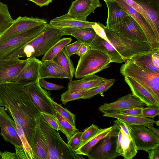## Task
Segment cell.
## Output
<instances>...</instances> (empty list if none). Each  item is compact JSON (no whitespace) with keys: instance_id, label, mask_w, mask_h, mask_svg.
I'll use <instances>...</instances> for the list:
<instances>
[{"instance_id":"33","label":"cell","mask_w":159,"mask_h":159,"mask_svg":"<svg viewBox=\"0 0 159 159\" xmlns=\"http://www.w3.org/2000/svg\"><path fill=\"white\" fill-rule=\"evenodd\" d=\"M72 40L71 38L60 39L43 55L41 61L43 62L52 60Z\"/></svg>"},{"instance_id":"35","label":"cell","mask_w":159,"mask_h":159,"mask_svg":"<svg viewBox=\"0 0 159 159\" xmlns=\"http://www.w3.org/2000/svg\"><path fill=\"white\" fill-rule=\"evenodd\" d=\"M14 20L7 5L0 1V35L12 24Z\"/></svg>"},{"instance_id":"54","label":"cell","mask_w":159,"mask_h":159,"mask_svg":"<svg viewBox=\"0 0 159 159\" xmlns=\"http://www.w3.org/2000/svg\"><path fill=\"white\" fill-rule=\"evenodd\" d=\"M148 129L152 131L158 136L159 137V129L154 128L153 126L151 127H147Z\"/></svg>"},{"instance_id":"37","label":"cell","mask_w":159,"mask_h":159,"mask_svg":"<svg viewBox=\"0 0 159 159\" xmlns=\"http://www.w3.org/2000/svg\"><path fill=\"white\" fill-rule=\"evenodd\" d=\"M115 81L114 79H108L107 81L98 86L89 90L84 95L82 99H90L98 94L104 97L103 93L113 85Z\"/></svg>"},{"instance_id":"25","label":"cell","mask_w":159,"mask_h":159,"mask_svg":"<svg viewBox=\"0 0 159 159\" xmlns=\"http://www.w3.org/2000/svg\"><path fill=\"white\" fill-rule=\"evenodd\" d=\"M39 78L68 79V77L62 68L51 60L42 62L40 69Z\"/></svg>"},{"instance_id":"10","label":"cell","mask_w":159,"mask_h":159,"mask_svg":"<svg viewBox=\"0 0 159 159\" xmlns=\"http://www.w3.org/2000/svg\"><path fill=\"white\" fill-rule=\"evenodd\" d=\"M126 124L137 150L148 152L159 147V137L146 126L142 125H130Z\"/></svg>"},{"instance_id":"31","label":"cell","mask_w":159,"mask_h":159,"mask_svg":"<svg viewBox=\"0 0 159 159\" xmlns=\"http://www.w3.org/2000/svg\"><path fill=\"white\" fill-rule=\"evenodd\" d=\"M60 66L67 74L68 79L72 80L75 70L73 62L63 49L52 60Z\"/></svg>"},{"instance_id":"30","label":"cell","mask_w":159,"mask_h":159,"mask_svg":"<svg viewBox=\"0 0 159 159\" xmlns=\"http://www.w3.org/2000/svg\"><path fill=\"white\" fill-rule=\"evenodd\" d=\"M16 123L17 132L22 141V146L15 147V159H34L31 147L22 128L17 123Z\"/></svg>"},{"instance_id":"46","label":"cell","mask_w":159,"mask_h":159,"mask_svg":"<svg viewBox=\"0 0 159 159\" xmlns=\"http://www.w3.org/2000/svg\"><path fill=\"white\" fill-rule=\"evenodd\" d=\"M144 107H135L121 110L120 113L126 115L142 116V110Z\"/></svg>"},{"instance_id":"6","label":"cell","mask_w":159,"mask_h":159,"mask_svg":"<svg viewBox=\"0 0 159 159\" xmlns=\"http://www.w3.org/2000/svg\"><path fill=\"white\" fill-rule=\"evenodd\" d=\"M111 63L109 57L106 53L90 48L80 57L75 70V78L80 79L95 74L109 67Z\"/></svg>"},{"instance_id":"4","label":"cell","mask_w":159,"mask_h":159,"mask_svg":"<svg viewBox=\"0 0 159 159\" xmlns=\"http://www.w3.org/2000/svg\"><path fill=\"white\" fill-rule=\"evenodd\" d=\"M39 126L49 147L46 159H83L82 155L76 153L61 137L58 131L53 128L41 115Z\"/></svg>"},{"instance_id":"42","label":"cell","mask_w":159,"mask_h":159,"mask_svg":"<svg viewBox=\"0 0 159 159\" xmlns=\"http://www.w3.org/2000/svg\"><path fill=\"white\" fill-rule=\"evenodd\" d=\"M82 133L78 131L67 141V144L75 151L80 145Z\"/></svg>"},{"instance_id":"52","label":"cell","mask_w":159,"mask_h":159,"mask_svg":"<svg viewBox=\"0 0 159 159\" xmlns=\"http://www.w3.org/2000/svg\"><path fill=\"white\" fill-rule=\"evenodd\" d=\"M40 7L47 6L52 2L53 0H28Z\"/></svg>"},{"instance_id":"8","label":"cell","mask_w":159,"mask_h":159,"mask_svg":"<svg viewBox=\"0 0 159 159\" xmlns=\"http://www.w3.org/2000/svg\"><path fill=\"white\" fill-rule=\"evenodd\" d=\"M48 23L41 25L0 43V60L7 58L40 34Z\"/></svg>"},{"instance_id":"13","label":"cell","mask_w":159,"mask_h":159,"mask_svg":"<svg viewBox=\"0 0 159 159\" xmlns=\"http://www.w3.org/2000/svg\"><path fill=\"white\" fill-rule=\"evenodd\" d=\"M110 28L128 39L142 42H148L140 25L129 15L125 16L120 22Z\"/></svg>"},{"instance_id":"53","label":"cell","mask_w":159,"mask_h":159,"mask_svg":"<svg viewBox=\"0 0 159 159\" xmlns=\"http://www.w3.org/2000/svg\"><path fill=\"white\" fill-rule=\"evenodd\" d=\"M2 159H15V153L5 151L2 154Z\"/></svg>"},{"instance_id":"38","label":"cell","mask_w":159,"mask_h":159,"mask_svg":"<svg viewBox=\"0 0 159 159\" xmlns=\"http://www.w3.org/2000/svg\"><path fill=\"white\" fill-rule=\"evenodd\" d=\"M89 90H72L68 89L61 94L60 101L62 104L66 105L70 101L82 99Z\"/></svg>"},{"instance_id":"44","label":"cell","mask_w":159,"mask_h":159,"mask_svg":"<svg viewBox=\"0 0 159 159\" xmlns=\"http://www.w3.org/2000/svg\"><path fill=\"white\" fill-rule=\"evenodd\" d=\"M83 43L79 40L66 45L65 48V50L68 56L70 57L73 54H76L80 46Z\"/></svg>"},{"instance_id":"20","label":"cell","mask_w":159,"mask_h":159,"mask_svg":"<svg viewBox=\"0 0 159 159\" xmlns=\"http://www.w3.org/2000/svg\"><path fill=\"white\" fill-rule=\"evenodd\" d=\"M95 22L79 20L69 16L67 13L57 17L50 21L49 27L59 29L66 28H92Z\"/></svg>"},{"instance_id":"1","label":"cell","mask_w":159,"mask_h":159,"mask_svg":"<svg viewBox=\"0 0 159 159\" xmlns=\"http://www.w3.org/2000/svg\"><path fill=\"white\" fill-rule=\"evenodd\" d=\"M0 106L4 107L22 128L32 148L41 114L31 100L25 86L9 82L0 85Z\"/></svg>"},{"instance_id":"23","label":"cell","mask_w":159,"mask_h":159,"mask_svg":"<svg viewBox=\"0 0 159 159\" xmlns=\"http://www.w3.org/2000/svg\"><path fill=\"white\" fill-rule=\"evenodd\" d=\"M125 82L129 86L132 94L144 103L147 106L159 107V102L146 89L131 78L125 76Z\"/></svg>"},{"instance_id":"3","label":"cell","mask_w":159,"mask_h":159,"mask_svg":"<svg viewBox=\"0 0 159 159\" xmlns=\"http://www.w3.org/2000/svg\"><path fill=\"white\" fill-rule=\"evenodd\" d=\"M60 29L48 26L39 35L10 55L7 58L38 57L43 55L60 39Z\"/></svg>"},{"instance_id":"41","label":"cell","mask_w":159,"mask_h":159,"mask_svg":"<svg viewBox=\"0 0 159 159\" xmlns=\"http://www.w3.org/2000/svg\"><path fill=\"white\" fill-rule=\"evenodd\" d=\"M159 115V107L152 105L143 108L142 116L154 118L155 116Z\"/></svg>"},{"instance_id":"49","label":"cell","mask_w":159,"mask_h":159,"mask_svg":"<svg viewBox=\"0 0 159 159\" xmlns=\"http://www.w3.org/2000/svg\"><path fill=\"white\" fill-rule=\"evenodd\" d=\"M90 48L89 44L83 43L76 54L81 57L85 54Z\"/></svg>"},{"instance_id":"15","label":"cell","mask_w":159,"mask_h":159,"mask_svg":"<svg viewBox=\"0 0 159 159\" xmlns=\"http://www.w3.org/2000/svg\"><path fill=\"white\" fill-rule=\"evenodd\" d=\"M27 60L16 57L0 60V85L17 76L25 65Z\"/></svg>"},{"instance_id":"7","label":"cell","mask_w":159,"mask_h":159,"mask_svg":"<svg viewBox=\"0 0 159 159\" xmlns=\"http://www.w3.org/2000/svg\"><path fill=\"white\" fill-rule=\"evenodd\" d=\"M112 126L108 134L92 148L87 155L89 159H114L120 156L116 150L120 127L115 123Z\"/></svg>"},{"instance_id":"18","label":"cell","mask_w":159,"mask_h":159,"mask_svg":"<svg viewBox=\"0 0 159 159\" xmlns=\"http://www.w3.org/2000/svg\"><path fill=\"white\" fill-rule=\"evenodd\" d=\"M146 105L137 97L129 93L118 98L110 103H104L99 107L98 110L102 113L110 111L118 112L123 109L135 107H144Z\"/></svg>"},{"instance_id":"12","label":"cell","mask_w":159,"mask_h":159,"mask_svg":"<svg viewBox=\"0 0 159 159\" xmlns=\"http://www.w3.org/2000/svg\"><path fill=\"white\" fill-rule=\"evenodd\" d=\"M26 60V64L20 72L8 82L25 86L38 82L42 61L35 57H29Z\"/></svg>"},{"instance_id":"28","label":"cell","mask_w":159,"mask_h":159,"mask_svg":"<svg viewBox=\"0 0 159 159\" xmlns=\"http://www.w3.org/2000/svg\"><path fill=\"white\" fill-rule=\"evenodd\" d=\"M108 8V14L106 21V26L110 28L120 22L129 15L115 1L105 2Z\"/></svg>"},{"instance_id":"56","label":"cell","mask_w":159,"mask_h":159,"mask_svg":"<svg viewBox=\"0 0 159 159\" xmlns=\"http://www.w3.org/2000/svg\"><path fill=\"white\" fill-rule=\"evenodd\" d=\"M2 152L0 151V159H2Z\"/></svg>"},{"instance_id":"9","label":"cell","mask_w":159,"mask_h":159,"mask_svg":"<svg viewBox=\"0 0 159 159\" xmlns=\"http://www.w3.org/2000/svg\"><path fill=\"white\" fill-rule=\"evenodd\" d=\"M25 89L31 100L40 112L55 116L56 110L51 94L43 89L38 82L25 86Z\"/></svg>"},{"instance_id":"5","label":"cell","mask_w":159,"mask_h":159,"mask_svg":"<svg viewBox=\"0 0 159 159\" xmlns=\"http://www.w3.org/2000/svg\"><path fill=\"white\" fill-rule=\"evenodd\" d=\"M124 76L129 77L146 89L159 102V73L141 67L127 60L120 68Z\"/></svg>"},{"instance_id":"51","label":"cell","mask_w":159,"mask_h":159,"mask_svg":"<svg viewBox=\"0 0 159 159\" xmlns=\"http://www.w3.org/2000/svg\"><path fill=\"white\" fill-rule=\"evenodd\" d=\"M152 60L154 65L159 69V51L154 52L152 54Z\"/></svg>"},{"instance_id":"40","label":"cell","mask_w":159,"mask_h":159,"mask_svg":"<svg viewBox=\"0 0 159 159\" xmlns=\"http://www.w3.org/2000/svg\"><path fill=\"white\" fill-rule=\"evenodd\" d=\"M100 129L98 127L94 124H92L91 125L86 128L82 133L80 146L93 136Z\"/></svg>"},{"instance_id":"21","label":"cell","mask_w":159,"mask_h":159,"mask_svg":"<svg viewBox=\"0 0 159 159\" xmlns=\"http://www.w3.org/2000/svg\"><path fill=\"white\" fill-rule=\"evenodd\" d=\"M89 45L91 48L99 50L107 54L110 58L111 63H121L125 62L121 56L110 43L97 34Z\"/></svg>"},{"instance_id":"26","label":"cell","mask_w":159,"mask_h":159,"mask_svg":"<svg viewBox=\"0 0 159 159\" xmlns=\"http://www.w3.org/2000/svg\"><path fill=\"white\" fill-rule=\"evenodd\" d=\"M103 116L111 117L121 120L129 125H142L147 127L153 126L156 121L150 118L123 114L119 112L110 111L103 113Z\"/></svg>"},{"instance_id":"16","label":"cell","mask_w":159,"mask_h":159,"mask_svg":"<svg viewBox=\"0 0 159 159\" xmlns=\"http://www.w3.org/2000/svg\"><path fill=\"white\" fill-rule=\"evenodd\" d=\"M102 6L99 0H75L72 2L66 13L71 17L86 21L89 15Z\"/></svg>"},{"instance_id":"24","label":"cell","mask_w":159,"mask_h":159,"mask_svg":"<svg viewBox=\"0 0 159 159\" xmlns=\"http://www.w3.org/2000/svg\"><path fill=\"white\" fill-rule=\"evenodd\" d=\"M32 149L34 159H46L48 154L49 147L39 125L36 128Z\"/></svg>"},{"instance_id":"43","label":"cell","mask_w":159,"mask_h":159,"mask_svg":"<svg viewBox=\"0 0 159 159\" xmlns=\"http://www.w3.org/2000/svg\"><path fill=\"white\" fill-rule=\"evenodd\" d=\"M38 82L42 88L49 90H59L65 88L62 85L55 84L48 82L44 79H39Z\"/></svg>"},{"instance_id":"55","label":"cell","mask_w":159,"mask_h":159,"mask_svg":"<svg viewBox=\"0 0 159 159\" xmlns=\"http://www.w3.org/2000/svg\"><path fill=\"white\" fill-rule=\"evenodd\" d=\"M155 123L156 124V125H157L158 126H159V120H158L157 121H156V122Z\"/></svg>"},{"instance_id":"50","label":"cell","mask_w":159,"mask_h":159,"mask_svg":"<svg viewBox=\"0 0 159 159\" xmlns=\"http://www.w3.org/2000/svg\"><path fill=\"white\" fill-rule=\"evenodd\" d=\"M147 152H148V157L149 159H159V147L150 150Z\"/></svg>"},{"instance_id":"45","label":"cell","mask_w":159,"mask_h":159,"mask_svg":"<svg viewBox=\"0 0 159 159\" xmlns=\"http://www.w3.org/2000/svg\"><path fill=\"white\" fill-rule=\"evenodd\" d=\"M41 114L53 128L57 131L61 130L58 122L54 116L43 112H41Z\"/></svg>"},{"instance_id":"22","label":"cell","mask_w":159,"mask_h":159,"mask_svg":"<svg viewBox=\"0 0 159 159\" xmlns=\"http://www.w3.org/2000/svg\"><path fill=\"white\" fill-rule=\"evenodd\" d=\"M77 80H70L68 89L72 90H89L96 87L107 81L108 79L94 74L83 77Z\"/></svg>"},{"instance_id":"29","label":"cell","mask_w":159,"mask_h":159,"mask_svg":"<svg viewBox=\"0 0 159 159\" xmlns=\"http://www.w3.org/2000/svg\"><path fill=\"white\" fill-rule=\"evenodd\" d=\"M113 126L105 128H100L98 132L88 141L80 145L75 152L76 154L87 156L92 148L102 139L107 136L112 130Z\"/></svg>"},{"instance_id":"27","label":"cell","mask_w":159,"mask_h":159,"mask_svg":"<svg viewBox=\"0 0 159 159\" xmlns=\"http://www.w3.org/2000/svg\"><path fill=\"white\" fill-rule=\"evenodd\" d=\"M62 36L69 35L75 38L83 43L89 44L96 34L92 28H66L60 30Z\"/></svg>"},{"instance_id":"34","label":"cell","mask_w":159,"mask_h":159,"mask_svg":"<svg viewBox=\"0 0 159 159\" xmlns=\"http://www.w3.org/2000/svg\"><path fill=\"white\" fill-rule=\"evenodd\" d=\"M54 116L58 122L60 131L66 136L67 141L73 135L79 131L76 127L72 125L57 111Z\"/></svg>"},{"instance_id":"11","label":"cell","mask_w":159,"mask_h":159,"mask_svg":"<svg viewBox=\"0 0 159 159\" xmlns=\"http://www.w3.org/2000/svg\"><path fill=\"white\" fill-rule=\"evenodd\" d=\"M47 23V21L44 19L19 16L0 35V43L33 28Z\"/></svg>"},{"instance_id":"57","label":"cell","mask_w":159,"mask_h":159,"mask_svg":"<svg viewBox=\"0 0 159 159\" xmlns=\"http://www.w3.org/2000/svg\"><path fill=\"white\" fill-rule=\"evenodd\" d=\"M104 0L105 2L108 1H115V0Z\"/></svg>"},{"instance_id":"48","label":"cell","mask_w":159,"mask_h":159,"mask_svg":"<svg viewBox=\"0 0 159 159\" xmlns=\"http://www.w3.org/2000/svg\"><path fill=\"white\" fill-rule=\"evenodd\" d=\"M122 134L120 128L116 144V151L120 156H123L124 152L122 146Z\"/></svg>"},{"instance_id":"39","label":"cell","mask_w":159,"mask_h":159,"mask_svg":"<svg viewBox=\"0 0 159 159\" xmlns=\"http://www.w3.org/2000/svg\"><path fill=\"white\" fill-rule=\"evenodd\" d=\"M56 111L58 112L62 116L68 121L72 125L76 127L75 116L66 107H64L61 105L52 102Z\"/></svg>"},{"instance_id":"32","label":"cell","mask_w":159,"mask_h":159,"mask_svg":"<svg viewBox=\"0 0 159 159\" xmlns=\"http://www.w3.org/2000/svg\"><path fill=\"white\" fill-rule=\"evenodd\" d=\"M122 146L125 159H132L137 154L138 150L134 142L131 135L126 134L122 129Z\"/></svg>"},{"instance_id":"2","label":"cell","mask_w":159,"mask_h":159,"mask_svg":"<svg viewBox=\"0 0 159 159\" xmlns=\"http://www.w3.org/2000/svg\"><path fill=\"white\" fill-rule=\"evenodd\" d=\"M107 37L110 43L124 60H127L159 51L154 48L148 42L136 41L123 37L118 32L103 26Z\"/></svg>"},{"instance_id":"36","label":"cell","mask_w":159,"mask_h":159,"mask_svg":"<svg viewBox=\"0 0 159 159\" xmlns=\"http://www.w3.org/2000/svg\"><path fill=\"white\" fill-rule=\"evenodd\" d=\"M153 53L136 57L131 59L133 60L136 64L141 67L159 73V69L154 65L152 61V54Z\"/></svg>"},{"instance_id":"47","label":"cell","mask_w":159,"mask_h":159,"mask_svg":"<svg viewBox=\"0 0 159 159\" xmlns=\"http://www.w3.org/2000/svg\"><path fill=\"white\" fill-rule=\"evenodd\" d=\"M104 25L102 23L95 22V24L92 25V27L97 35L109 43L103 28Z\"/></svg>"},{"instance_id":"17","label":"cell","mask_w":159,"mask_h":159,"mask_svg":"<svg viewBox=\"0 0 159 159\" xmlns=\"http://www.w3.org/2000/svg\"><path fill=\"white\" fill-rule=\"evenodd\" d=\"M129 15L132 16L140 25L144 33L148 42L155 49H159V42L157 39L152 27L145 18L124 0H115Z\"/></svg>"},{"instance_id":"19","label":"cell","mask_w":159,"mask_h":159,"mask_svg":"<svg viewBox=\"0 0 159 159\" xmlns=\"http://www.w3.org/2000/svg\"><path fill=\"white\" fill-rule=\"evenodd\" d=\"M146 12L151 26L159 42V0H132Z\"/></svg>"},{"instance_id":"14","label":"cell","mask_w":159,"mask_h":159,"mask_svg":"<svg viewBox=\"0 0 159 159\" xmlns=\"http://www.w3.org/2000/svg\"><path fill=\"white\" fill-rule=\"evenodd\" d=\"M0 134L6 141L16 147L22 146L17 133L16 123L7 113L5 108L0 106Z\"/></svg>"}]
</instances>
